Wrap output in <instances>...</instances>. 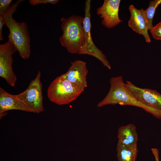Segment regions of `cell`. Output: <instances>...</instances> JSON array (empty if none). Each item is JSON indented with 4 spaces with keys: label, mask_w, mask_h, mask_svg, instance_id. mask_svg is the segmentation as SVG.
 <instances>
[{
    "label": "cell",
    "mask_w": 161,
    "mask_h": 161,
    "mask_svg": "<svg viewBox=\"0 0 161 161\" xmlns=\"http://www.w3.org/2000/svg\"><path fill=\"white\" fill-rule=\"evenodd\" d=\"M84 19V17L77 15H72L68 18L63 17L60 19L63 34L59 41L69 53L86 54Z\"/></svg>",
    "instance_id": "6da1fadb"
},
{
    "label": "cell",
    "mask_w": 161,
    "mask_h": 161,
    "mask_svg": "<svg viewBox=\"0 0 161 161\" xmlns=\"http://www.w3.org/2000/svg\"><path fill=\"white\" fill-rule=\"evenodd\" d=\"M110 87L105 97L97 105L100 107L108 105H131L142 108L155 117L161 119V109L146 105L136 100L129 91L121 76L112 77Z\"/></svg>",
    "instance_id": "7a4b0ae2"
},
{
    "label": "cell",
    "mask_w": 161,
    "mask_h": 161,
    "mask_svg": "<svg viewBox=\"0 0 161 161\" xmlns=\"http://www.w3.org/2000/svg\"><path fill=\"white\" fill-rule=\"evenodd\" d=\"M24 1L18 0L12 4L3 15L4 24L9 29L8 41L14 46L20 56L24 59L29 58L30 55V38L26 23L18 22L13 18L20 3Z\"/></svg>",
    "instance_id": "3957f363"
},
{
    "label": "cell",
    "mask_w": 161,
    "mask_h": 161,
    "mask_svg": "<svg viewBox=\"0 0 161 161\" xmlns=\"http://www.w3.org/2000/svg\"><path fill=\"white\" fill-rule=\"evenodd\" d=\"M82 92L69 82L64 74L51 83L47 90V95L51 101L62 105L75 100Z\"/></svg>",
    "instance_id": "277c9868"
},
{
    "label": "cell",
    "mask_w": 161,
    "mask_h": 161,
    "mask_svg": "<svg viewBox=\"0 0 161 161\" xmlns=\"http://www.w3.org/2000/svg\"><path fill=\"white\" fill-rule=\"evenodd\" d=\"M41 72L38 71L34 79L32 80L27 88L16 95L23 101L30 112L39 113L44 111L42 85L41 81Z\"/></svg>",
    "instance_id": "5b68a950"
},
{
    "label": "cell",
    "mask_w": 161,
    "mask_h": 161,
    "mask_svg": "<svg viewBox=\"0 0 161 161\" xmlns=\"http://www.w3.org/2000/svg\"><path fill=\"white\" fill-rule=\"evenodd\" d=\"M17 51L14 45L8 41L0 45V76L11 86H15L17 78L12 69V55Z\"/></svg>",
    "instance_id": "8992f818"
},
{
    "label": "cell",
    "mask_w": 161,
    "mask_h": 161,
    "mask_svg": "<svg viewBox=\"0 0 161 161\" xmlns=\"http://www.w3.org/2000/svg\"><path fill=\"white\" fill-rule=\"evenodd\" d=\"M91 2L90 0H86L85 2V17L83 21L86 42L87 46L86 54L93 56L101 61L104 66L111 69L109 62L105 55L98 49L94 43L91 33Z\"/></svg>",
    "instance_id": "52a82bcc"
},
{
    "label": "cell",
    "mask_w": 161,
    "mask_h": 161,
    "mask_svg": "<svg viewBox=\"0 0 161 161\" xmlns=\"http://www.w3.org/2000/svg\"><path fill=\"white\" fill-rule=\"evenodd\" d=\"M126 86L133 96L139 101L151 107L161 109V94L155 90L137 87L126 81Z\"/></svg>",
    "instance_id": "ba28073f"
},
{
    "label": "cell",
    "mask_w": 161,
    "mask_h": 161,
    "mask_svg": "<svg viewBox=\"0 0 161 161\" xmlns=\"http://www.w3.org/2000/svg\"><path fill=\"white\" fill-rule=\"evenodd\" d=\"M120 0H104L102 5L97 9V13L102 19L103 25L112 28L123 21L119 16Z\"/></svg>",
    "instance_id": "9c48e42d"
},
{
    "label": "cell",
    "mask_w": 161,
    "mask_h": 161,
    "mask_svg": "<svg viewBox=\"0 0 161 161\" xmlns=\"http://www.w3.org/2000/svg\"><path fill=\"white\" fill-rule=\"evenodd\" d=\"M88 70L86 62L80 60L71 61V65L64 74L67 79L83 92L87 86Z\"/></svg>",
    "instance_id": "30bf717a"
},
{
    "label": "cell",
    "mask_w": 161,
    "mask_h": 161,
    "mask_svg": "<svg viewBox=\"0 0 161 161\" xmlns=\"http://www.w3.org/2000/svg\"><path fill=\"white\" fill-rule=\"evenodd\" d=\"M130 17L128 25L133 31L142 35L147 43H150L151 40L148 33L149 28L143 8L139 10L133 5L129 7Z\"/></svg>",
    "instance_id": "8fae6325"
},
{
    "label": "cell",
    "mask_w": 161,
    "mask_h": 161,
    "mask_svg": "<svg viewBox=\"0 0 161 161\" xmlns=\"http://www.w3.org/2000/svg\"><path fill=\"white\" fill-rule=\"evenodd\" d=\"M12 110L30 112L24 103L17 97L16 95L11 94L0 87V116L5 112Z\"/></svg>",
    "instance_id": "7c38bea8"
},
{
    "label": "cell",
    "mask_w": 161,
    "mask_h": 161,
    "mask_svg": "<svg viewBox=\"0 0 161 161\" xmlns=\"http://www.w3.org/2000/svg\"><path fill=\"white\" fill-rule=\"evenodd\" d=\"M117 137L118 141L138 153V134L136 126L134 124L131 123L120 127L118 130Z\"/></svg>",
    "instance_id": "4fadbf2b"
},
{
    "label": "cell",
    "mask_w": 161,
    "mask_h": 161,
    "mask_svg": "<svg viewBox=\"0 0 161 161\" xmlns=\"http://www.w3.org/2000/svg\"><path fill=\"white\" fill-rule=\"evenodd\" d=\"M116 151L119 161H136L138 153L119 141L117 143Z\"/></svg>",
    "instance_id": "5bb4252c"
},
{
    "label": "cell",
    "mask_w": 161,
    "mask_h": 161,
    "mask_svg": "<svg viewBox=\"0 0 161 161\" xmlns=\"http://www.w3.org/2000/svg\"><path fill=\"white\" fill-rule=\"evenodd\" d=\"M161 4V0H155L150 2L148 7L144 10L145 18L148 25L149 30L151 31L154 26L152 21L156 10L157 7Z\"/></svg>",
    "instance_id": "9a60e30c"
},
{
    "label": "cell",
    "mask_w": 161,
    "mask_h": 161,
    "mask_svg": "<svg viewBox=\"0 0 161 161\" xmlns=\"http://www.w3.org/2000/svg\"><path fill=\"white\" fill-rule=\"evenodd\" d=\"M150 32L154 38L161 40V22L154 26Z\"/></svg>",
    "instance_id": "2e32d148"
},
{
    "label": "cell",
    "mask_w": 161,
    "mask_h": 161,
    "mask_svg": "<svg viewBox=\"0 0 161 161\" xmlns=\"http://www.w3.org/2000/svg\"><path fill=\"white\" fill-rule=\"evenodd\" d=\"M12 0H0V15L5 14L10 7Z\"/></svg>",
    "instance_id": "e0dca14e"
},
{
    "label": "cell",
    "mask_w": 161,
    "mask_h": 161,
    "mask_svg": "<svg viewBox=\"0 0 161 161\" xmlns=\"http://www.w3.org/2000/svg\"><path fill=\"white\" fill-rule=\"evenodd\" d=\"M59 1L58 0H30L29 2L30 4L35 6L41 4L50 3L55 4Z\"/></svg>",
    "instance_id": "ac0fdd59"
},
{
    "label": "cell",
    "mask_w": 161,
    "mask_h": 161,
    "mask_svg": "<svg viewBox=\"0 0 161 161\" xmlns=\"http://www.w3.org/2000/svg\"><path fill=\"white\" fill-rule=\"evenodd\" d=\"M4 25L3 15H0V41H1L3 39L2 30L3 27Z\"/></svg>",
    "instance_id": "d6986e66"
},
{
    "label": "cell",
    "mask_w": 161,
    "mask_h": 161,
    "mask_svg": "<svg viewBox=\"0 0 161 161\" xmlns=\"http://www.w3.org/2000/svg\"><path fill=\"white\" fill-rule=\"evenodd\" d=\"M151 151L155 157L156 161H160L158 150L156 148H152Z\"/></svg>",
    "instance_id": "ffe728a7"
}]
</instances>
